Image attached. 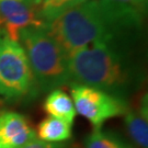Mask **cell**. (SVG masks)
<instances>
[{
  "label": "cell",
  "mask_w": 148,
  "mask_h": 148,
  "mask_svg": "<svg viewBox=\"0 0 148 148\" xmlns=\"http://www.w3.org/2000/svg\"><path fill=\"white\" fill-rule=\"evenodd\" d=\"M138 1H139V2H140V5H144L145 8L147 7V0H138Z\"/></svg>",
  "instance_id": "cell-15"
},
{
  "label": "cell",
  "mask_w": 148,
  "mask_h": 148,
  "mask_svg": "<svg viewBox=\"0 0 148 148\" xmlns=\"http://www.w3.org/2000/svg\"><path fill=\"white\" fill-rule=\"evenodd\" d=\"M46 29L68 57L92 43L122 38L131 32L101 0H87L49 22Z\"/></svg>",
  "instance_id": "cell-2"
},
{
  "label": "cell",
  "mask_w": 148,
  "mask_h": 148,
  "mask_svg": "<svg viewBox=\"0 0 148 148\" xmlns=\"http://www.w3.org/2000/svg\"><path fill=\"white\" fill-rule=\"evenodd\" d=\"M21 148H68L66 143H47L41 139H35Z\"/></svg>",
  "instance_id": "cell-14"
},
{
  "label": "cell",
  "mask_w": 148,
  "mask_h": 148,
  "mask_svg": "<svg viewBox=\"0 0 148 148\" xmlns=\"http://www.w3.org/2000/svg\"><path fill=\"white\" fill-rule=\"evenodd\" d=\"M40 1H41V0H36V5L38 3V2H40Z\"/></svg>",
  "instance_id": "cell-18"
},
{
  "label": "cell",
  "mask_w": 148,
  "mask_h": 148,
  "mask_svg": "<svg viewBox=\"0 0 148 148\" xmlns=\"http://www.w3.org/2000/svg\"><path fill=\"white\" fill-rule=\"evenodd\" d=\"M24 1H29V2H33V3H36V0H24Z\"/></svg>",
  "instance_id": "cell-16"
},
{
  "label": "cell",
  "mask_w": 148,
  "mask_h": 148,
  "mask_svg": "<svg viewBox=\"0 0 148 148\" xmlns=\"http://www.w3.org/2000/svg\"><path fill=\"white\" fill-rule=\"evenodd\" d=\"M19 42L27 54L36 88L52 91L70 82L68 55L46 27L23 30Z\"/></svg>",
  "instance_id": "cell-3"
},
{
  "label": "cell",
  "mask_w": 148,
  "mask_h": 148,
  "mask_svg": "<svg viewBox=\"0 0 148 148\" xmlns=\"http://www.w3.org/2000/svg\"><path fill=\"white\" fill-rule=\"evenodd\" d=\"M46 25L37 13L36 3L24 0H0V31L5 37L19 42L23 30Z\"/></svg>",
  "instance_id": "cell-6"
},
{
  "label": "cell",
  "mask_w": 148,
  "mask_h": 148,
  "mask_svg": "<svg viewBox=\"0 0 148 148\" xmlns=\"http://www.w3.org/2000/svg\"><path fill=\"white\" fill-rule=\"evenodd\" d=\"M121 38L92 43L68 57L70 82L93 87L121 97L132 82V68Z\"/></svg>",
  "instance_id": "cell-1"
},
{
  "label": "cell",
  "mask_w": 148,
  "mask_h": 148,
  "mask_svg": "<svg viewBox=\"0 0 148 148\" xmlns=\"http://www.w3.org/2000/svg\"><path fill=\"white\" fill-rule=\"evenodd\" d=\"M124 115L127 132L134 143L140 148H148V117L136 111H127Z\"/></svg>",
  "instance_id": "cell-12"
},
{
  "label": "cell",
  "mask_w": 148,
  "mask_h": 148,
  "mask_svg": "<svg viewBox=\"0 0 148 148\" xmlns=\"http://www.w3.org/2000/svg\"><path fill=\"white\" fill-rule=\"evenodd\" d=\"M37 139L24 115L13 111L0 112V148H21Z\"/></svg>",
  "instance_id": "cell-7"
},
{
  "label": "cell",
  "mask_w": 148,
  "mask_h": 148,
  "mask_svg": "<svg viewBox=\"0 0 148 148\" xmlns=\"http://www.w3.org/2000/svg\"><path fill=\"white\" fill-rule=\"evenodd\" d=\"M70 93L76 112L87 119L95 128H100L106 121L124 115L128 111L124 98L93 87L71 82Z\"/></svg>",
  "instance_id": "cell-5"
},
{
  "label": "cell",
  "mask_w": 148,
  "mask_h": 148,
  "mask_svg": "<svg viewBox=\"0 0 148 148\" xmlns=\"http://www.w3.org/2000/svg\"><path fill=\"white\" fill-rule=\"evenodd\" d=\"M1 35H2V34H1V31H0V42H1Z\"/></svg>",
  "instance_id": "cell-17"
},
{
  "label": "cell",
  "mask_w": 148,
  "mask_h": 148,
  "mask_svg": "<svg viewBox=\"0 0 148 148\" xmlns=\"http://www.w3.org/2000/svg\"><path fill=\"white\" fill-rule=\"evenodd\" d=\"M35 89L34 76L21 44L3 36L0 42V95L20 100Z\"/></svg>",
  "instance_id": "cell-4"
},
{
  "label": "cell",
  "mask_w": 148,
  "mask_h": 148,
  "mask_svg": "<svg viewBox=\"0 0 148 148\" xmlns=\"http://www.w3.org/2000/svg\"><path fill=\"white\" fill-rule=\"evenodd\" d=\"M71 125L68 122L48 116L38 124L36 135L43 142L65 143L71 137Z\"/></svg>",
  "instance_id": "cell-10"
},
{
  "label": "cell",
  "mask_w": 148,
  "mask_h": 148,
  "mask_svg": "<svg viewBox=\"0 0 148 148\" xmlns=\"http://www.w3.org/2000/svg\"><path fill=\"white\" fill-rule=\"evenodd\" d=\"M85 148H134L119 135L102 128H95L86 138Z\"/></svg>",
  "instance_id": "cell-13"
},
{
  "label": "cell",
  "mask_w": 148,
  "mask_h": 148,
  "mask_svg": "<svg viewBox=\"0 0 148 148\" xmlns=\"http://www.w3.org/2000/svg\"><path fill=\"white\" fill-rule=\"evenodd\" d=\"M86 1L87 0H41L36 5V10L40 18L48 24L66 11Z\"/></svg>",
  "instance_id": "cell-11"
},
{
  "label": "cell",
  "mask_w": 148,
  "mask_h": 148,
  "mask_svg": "<svg viewBox=\"0 0 148 148\" xmlns=\"http://www.w3.org/2000/svg\"><path fill=\"white\" fill-rule=\"evenodd\" d=\"M43 109L49 116L63 120L70 124L74 123L77 114L73 99L58 88L48 93L44 101Z\"/></svg>",
  "instance_id": "cell-9"
},
{
  "label": "cell",
  "mask_w": 148,
  "mask_h": 148,
  "mask_svg": "<svg viewBox=\"0 0 148 148\" xmlns=\"http://www.w3.org/2000/svg\"><path fill=\"white\" fill-rule=\"evenodd\" d=\"M131 31L142 27L146 8L138 0H102Z\"/></svg>",
  "instance_id": "cell-8"
}]
</instances>
